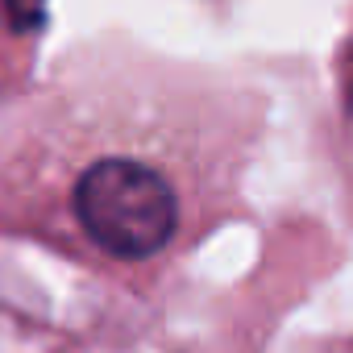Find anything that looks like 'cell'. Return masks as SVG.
<instances>
[{
  "label": "cell",
  "instance_id": "obj_1",
  "mask_svg": "<svg viewBox=\"0 0 353 353\" xmlns=\"http://www.w3.org/2000/svg\"><path fill=\"white\" fill-rule=\"evenodd\" d=\"M75 216L100 250L150 258L179 225V200L154 166L137 158H100L75 183Z\"/></svg>",
  "mask_w": 353,
  "mask_h": 353
}]
</instances>
